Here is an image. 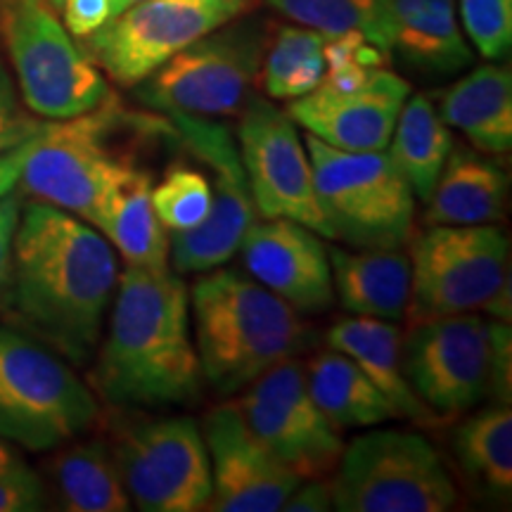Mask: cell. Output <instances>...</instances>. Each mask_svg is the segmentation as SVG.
<instances>
[{
	"label": "cell",
	"instance_id": "obj_1",
	"mask_svg": "<svg viewBox=\"0 0 512 512\" xmlns=\"http://www.w3.org/2000/svg\"><path fill=\"white\" fill-rule=\"evenodd\" d=\"M117 283V252L98 228L53 204H24L0 292V311L19 332L86 366L100 347Z\"/></svg>",
	"mask_w": 512,
	"mask_h": 512
},
{
	"label": "cell",
	"instance_id": "obj_2",
	"mask_svg": "<svg viewBox=\"0 0 512 512\" xmlns=\"http://www.w3.org/2000/svg\"><path fill=\"white\" fill-rule=\"evenodd\" d=\"M107 316L91 370L102 401L119 411H159L200 396L204 377L183 275L169 266H126Z\"/></svg>",
	"mask_w": 512,
	"mask_h": 512
},
{
	"label": "cell",
	"instance_id": "obj_3",
	"mask_svg": "<svg viewBox=\"0 0 512 512\" xmlns=\"http://www.w3.org/2000/svg\"><path fill=\"white\" fill-rule=\"evenodd\" d=\"M192 285L190 323L202 377L219 396H238L268 368L309 342L302 313L233 268H211Z\"/></svg>",
	"mask_w": 512,
	"mask_h": 512
},
{
	"label": "cell",
	"instance_id": "obj_4",
	"mask_svg": "<svg viewBox=\"0 0 512 512\" xmlns=\"http://www.w3.org/2000/svg\"><path fill=\"white\" fill-rule=\"evenodd\" d=\"M171 131L159 112H133L110 95L79 117L48 121L24 162L17 188L91 223L102 190L119 166L143 155L145 143Z\"/></svg>",
	"mask_w": 512,
	"mask_h": 512
},
{
	"label": "cell",
	"instance_id": "obj_5",
	"mask_svg": "<svg viewBox=\"0 0 512 512\" xmlns=\"http://www.w3.org/2000/svg\"><path fill=\"white\" fill-rule=\"evenodd\" d=\"M313 188L330 240L351 249H403L413 235L415 192L387 147L344 152L304 136Z\"/></svg>",
	"mask_w": 512,
	"mask_h": 512
},
{
	"label": "cell",
	"instance_id": "obj_6",
	"mask_svg": "<svg viewBox=\"0 0 512 512\" xmlns=\"http://www.w3.org/2000/svg\"><path fill=\"white\" fill-rule=\"evenodd\" d=\"M271 38V24L256 12L230 19L133 86L136 98L159 114L235 117L259 79Z\"/></svg>",
	"mask_w": 512,
	"mask_h": 512
},
{
	"label": "cell",
	"instance_id": "obj_7",
	"mask_svg": "<svg viewBox=\"0 0 512 512\" xmlns=\"http://www.w3.org/2000/svg\"><path fill=\"white\" fill-rule=\"evenodd\" d=\"M100 420L93 389L60 354L0 325V437L29 451H50Z\"/></svg>",
	"mask_w": 512,
	"mask_h": 512
},
{
	"label": "cell",
	"instance_id": "obj_8",
	"mask_svg": "<svg viewBox=\"0 0 512 512\" xmlns=\"http://www.w3.org/2000/svg\"><path fill=\"white\" fill-rule=\"evenodd\" d=\"M0 34L19 98L38 119L79 117L112 95L107 76L64 29L48 0H0Z\"/></svg>",
	"mask_w": 512,
	"mask_h": 512
},
{
	"label": "cell",
	"instance_id": "obj_9",
	"mask_svg": "<svg viewBox=\"0 0 512 512\" xmlns=\"http://www.w3.org/2000/svg\"><path fill=\"white\" fill-rule=\"evenodd\" d=\"M408 259L415 320L472 311L510 320V245L494 223L430 226Z\"/></svg>",
	"mask_w": 512,
	"mask_h": 512
},
{
	"label": "cell",
	"instance_id": "obj_10",
	"mask_svg": "<svg viewBox=\"0 0 512 512\" xmlns=\"http://www.w3.org/2000/svg\"><path fill=\"white\" fill-rule=\"evenodd\" d=\"M330 486L342 512H444L458 501L437 448L403 430H370L344 446Z\"/></svg>",
	"mask_w": 512,
	"mask_h": 512
},
{
	"label": "cell",
	"instance_id": "obj_11",
	"mask_svg": "<svg viewBox=\"0 0 512 512\" xmlns=\"http://www.w3.org/2000/svg\"><path fill=\"white\" fill-rule=\"evenodd\" d=\"M110 448L126 494L145 512L207 510L211 467L200 422L128 408L112 422Z\"/></svg>",
	"mask_w": 512,
	"mask_h": 512
},
{
	"label": "cell",
	"instance_id": "obj_12",
	"mask_svg": "<svg viewBox=\"0 0 512 512\" xmlns=\"http://www.w3.org/2000/svg\"><path fill=\"white\" fill-rule=\"evenodd\" d=\"M256 5L259 0H140L79 46L107 79L133 88L197 38Z\"/></svg>",
	"mask_w": 512,
	"mask_h": 512
},
{
	"label": "cell",
	"instance_id": "obj_13",
	"mask_svg": "<svg viewBox=\"0 0 512 512\" xmlns=\"http://www.w3.org/2000/svg\"><path fill=\"white\" fill-rule=\"evenodd\" d=\"M164 117L171 121L178 143L207 169L214 190L209 219L197 228L171 235L169 261L178 275L207 273L238 254L247 228L256 221L238 138L226 124L209 117L183 112H169Z\"/></svg>",
	"mask_w": 512,
	"mask_h": 512
},
{
	"label": "cell",
	"instance_id": "obj_14",
	"mask_svg": "<svg viewBox=\"0 0 512 512\" xmlns=\"http://www.w3.org/2000/svg\"><path fill=\"white\" fill-rule=\"evenodd\" d=\"M238 147L261 219H290L330 238L313 188L309 152L290 114L264 95L249 93L240 110Z\"/></svg>",
	"mask_w": 512,
	"mask_h": 512
},
{
	"label": "cell",
	"instance_id": "obj_15",
	"mask_svg": "<svg viewBox=\"0 0 512 512\" xmlns=\"http://www.w3.org/2000/svg\"><path fill=\"white\" fill-rule=\"evenodd\" d=\"M275 458L302 479L335 472L344 441L313 401L304 366L294 358L268 368L233 403Z\"/></svg>",
	"mask_w": 512,
	"mask_h": 512
},
{
	"label": "cell",
	"instance_id": "obj_16",
	"mask_svg": "<svg viewBox=\"0 0 512 512\" xmlns=\"http://www.w3.org/2000/svg\"><path fill=\"white\" fill-rule=\"evenodd\" d=\"M401 351L403 373L434 418L463 415L491 392V330L475 313L418 320Z\"/></svg>",
	"mask_w": 512,
	"mask_h": 512
},
{
	"label": "cell",
	"instance_id": "obj_17",
	"mask_svg": "<svg viewBox=\"0 0 512 512\" xmlns=\"http://www.w3.org/2000/svg\"><path fill=\"white\" fill-rule=\"evenodd\" d=\"M211 467L214 512H278L302 477L294 475L254 437L233 403L214 408L202 422Z\"/></svg>",
	"mask_w": 512,
	"mask_h": 512
},
{
	"label": "cell",
	"instance_id": "obj_18",
	"mask_svg": "<svg viewBox=\"0 0 512 512\" xmlns=\"http://www.w3.org/2000/svg\"><path fill=\"white\" fill-rule=\"evenodd\" d=\"M411 98L408 81L389 67H377L351 88L318 83L311 93L290 100L287 114L313 138L344 152L384 150L401 107Z\"/></svg>",
	"mask_w": 512,
	"mask_h": 512
},
{
	"label": "cell",
	"instance_id": "obj_19",
	"mask_svg": "<svg viewBox=\"0 0 512 512\" xmlns=\"http://www.w3.org/2000/svg\"><path fill=\"white\" fill-rule=\"evenodd\" d=\"M238 252L249 275L299 313L335 302L328 247L318 233L290 219H261L247 228Z\"/></svg>",
	"mask_w": 512,
	"mask_h": 512
},
{
	"label": "cell",
	"instance_id": "obj_20",
	"mask_svg": "<svg viewBox=\"0 0 512 512\" xmlns=\"http://www.w3.org/2000/svg\"><path fill=\"white\" fill-rule=\"evenodd\" d=\"M375 24L389 60L418 74L453 76L475 60L456 0H375Z\"/></svg>",
	"mask_w": 512,
	"mask_h": 512
},
{
	"label": "cell",
	"instance_id": "obj_21",
	"mask_svg": "<svg viewBox=\"0 0 512 512\" xmlns=\"http://www.w3.org/2000/svg\"><path fill=\"white\" fill-rule=\"evenodd\" d=\"M155 176L143 155L119 166L95 204L91 226L98 228L126 266H169V235L152 207Z\"/></svg>",
	"mask_w": 512,
	"mask_h": 512
},
{
	"label": "cell",
	"instance_id": "obj_22",
	"mask_svg": "<svg viewBox=\"0 0 512 512\" xmlns=\"http://www.w3.org/2000/svg\"><path fill=\"white\" fill-rule=\"evenodd\" d=\"M332 290L349 316L399 323L411 306V259L401 249H328Z\"/></svg>",
	"mask_w": 512,
	"mask_h": 512
},
{
	"label": "cell",
	"instance_id": "obj_23",
	"mask_svg": "<svg viewBox=\"0 0 512 512\" xmlns=\"http://www.w3.org/2000/svg\"><path fill=\"white\" fill-rule=\"evenodd\" d=\"M325 339H328L330 349L349 356L368 375V380L389 401L394 418L432 422L434 415L415 396L411 382L403 373V337L396 323L380 318L347 316L332 325Z\"/></svg>",
	"mask_w": 512,
	"mask_h": 512
},
{
	"label": "cell",
	"instance_id": "obj_24",
	"mask_svg": "<svg viewBox=\"0 0 512 512\" xmlns=\"http://www.w3.org/2000/svg\"><path fill=\"white\" fill-rule=\"evenodd\" d=\"M437 112L446 126L465 133L486 155L512 147V72L508 64L486 62L439 95Z\"/></svg>",
	"mask_w": 512,
	"mask_h": 512
},
{
	"label": "cell",
	"instance_id": "obj_25",
	"mask_svg": "<svg viewBox=\"0 0 512 512\" xmlns=\"http://www.w3.org/2000/svg\"><path fill=\"white\" fill-rule=\"evenodd\" d=\"M508 176L475 147H453L427 200L430 226H486L505 216Z\"/></svg>",
	"mask_w": 512,
	"mask_h": 512
},
{
	"label": "cell",
	"instance_id": "obj_26",
	"mask_svg": "<svg viewBox=\"0 0 512 512\" xmlns=\"http://www.w3.org/2000/svg\"><path fill=\"white\" fill-rule=\"evenodd\" d=\"M304 373L313 401L337 430L394 420L389 401L349 356L328 349L304 366Z\"/></svg>",
	"mask_w": 512,
	"mask_h": 512
},
{
	"label": "cell",
	"instance_id": "obj_27",
	"mask_svg": "<svg viewBox=\"0 0 512 512\" xmlns=\"http://www.w3.org/2000/svg\"><path fill=\"white\" fill-rule=\"evenodd\" d=\"M60 505L69 512H126L131 498L107 441L93 439L62 448L50 463Z\"/></svg>",
	"mask_w": 512,
	"mask_h": 512
},
{
	"label": "cell",
	"instance_id": "obj_28",
	"mask_svg": "<svg viewBox=\"0 0 512 512\" xmlns=\"http://www.w3.org/2000/svg\"><path fill=\"white\" fill-rule=\"evenodd\" d=\"M451 150L453 136L432 98L411 95L401 107L387 152L422 202L430 200Z\"/></svg>",
	"mask_w": 512,
	"mask_h": 512
},
{
	"label": "cell",
	"instance_id": "obj_29",
	"mask_svg": "<svg viewBox=\"0 0 512 512\" xmlns=\"http://www.w3.org/2000/svg\"><path fill=\"white\" fill-rule=\"evenodd\" d=\"M458 463L491 498L512 491V413L510 403L482 408L470 415L453 437Z\"/></svg>",
	"mask_w": 512,
	"mask_h": 512
},
{
	"label": "cell",
	"instance_id": "obj_30",
	"mask_svg": "<svg viewBox=\"0 0 512 512\" xmlns=\"http://www.w3.org/2000/svg\"><path fill=\"white\" fill-rule=\"evenodd\" d=\"M325 36L299 27H280L261 64V83L271 100H297L311 93L325 74Z\"/></svg>",
	"mask_w": 512,
	"mask_h": 512
},
{
	"label": "cell",
	"instance_id": "obj_31",
	"mask_svg": "<svg viewBox=\"0 0 512 512\" xmlns=\"http://www.w3.org/2000/svg\"><path fill=\"white\" fill-rule=\"evenodd\" d=\"M152 207L162 226L171 233H185L200 226L214 207L207 169L188 162L166 166L159 183L152 185Z\"/></svg>",
	"mask_w": 512,
	"mask_h": 512
},
{
	"label": "cell",
	"instance_id": "obj_32",
	"mask_svg": "<svg viewBox=\"0 0 512 512\" xmlns=\"http://www.w3.org/2000/svg\"><path fill=\"white\" fill-rule=\"evenodd\" d=\"M268 8L325 38L358 31L380 46L375 24V0H264Z\"/></svg>",
	"mask_w": 512,
	"mask_h": 512
},
{
	"label": "cell",
	"instance_id": "obj_33",
	"mask_svg": "<svg viewBox=\"0 0 512 512\" xmlns=\"http://www.w3.org/2000/svg\"><path fill=\"white\" fill-rule=\"evenodd\" d=\"M460 27L477 53L503 62L512 48V0H460Z\"/></svg>",
	"mask_w": 512,
	"mask_h": 512
},
{
	"label": "cell",
	"instance_id": "obj_34",
	"mask_svg": "<svg viewBox=\"0 0 512 512\" xmlns=\"http://www.w3.org/2000/svg\"><path fill=\"white\" fill-rule=\"evenodd\" d=\"M46 124V119H38L24 107L17 83L0 57V155L38 136Z\"/></svg>",
	"mask_w": 512,
	"mask_h": 512
},
{
	"label": "cell",
	"instance_id": "obj_35",
	"mask_svg": "<svg viewBox=\"0 0 512 512\" xmlns=\"http://www.w3.org/2000/svg\"><path fill=\"white\" fill-rule=\"evenodd\" d=\"M131 0H60L57 15L76 41H83L124 12Z\"/></svg>",
	"mask_w": 512,
	"mask_h": 512
},
{
	"label": "cell",
	"instance_id": "obj_36",
	"mask_svg": "<svg viewBox=\"0 0 512 512\" xmlns=\"http://www.w3.org/2000/svg\"><path fill=\"white\" fill-rule=\"evenodd\" d=\"M46 505L41 477L27 465L0 472V512H34Z\"/></svg>",
	"mask_w": 512,
	"mask_h": 512
},
{
	"label": "cell",
	"instance_id": "obj_37",
	"mask_svg": "<svg viewBox=\"0 0 512 512\" xmlns=\"http://www.w3.org/2000/svg\"><path fill=\"white\" fill-rule=\"evenodd\" d=\"M491 330V392L498 403H510L512 387V335L508 320L489 323Z\"/></svg>",
	"mask_w": 512,
	"mask_h": 512
},
{
	"label": "cell",
	"instance_id": "obj_38",
	"mask_svg": "<svg viewBox=\"0 0 512 512\" xmlns=\"http://www.w3.org/2000/svg\"><path fill=\"white\" fill-rule=\"evenodd\" d=\"M287 512H325L332 510V486L323 477L302 479L283 505Z\"/></svg>",
	"mask_w": 512,
	"mask_h": 512
},
{
	"label": "cell",
	"instance_id": "obj_39",
	"mask_svg": "<svg viewBox=\"0 0 512 512\" xmlns=\"http://www.w3.org/2000/svg\"><path fill=\"white\" fill-rule=\"evenodd\" d=\"M19 211H22V202H19V195L15 190L0 197V292H3L5 280H8L10 273L12 240H15Z\"/></svg>",
	"mask_w": 512,
	"mask_h": 512
},
{
	"label": "cell",
	"instance_id": "obj_40",
	"mask_svg": "<svg viewBox=\"0 0 512 512\" xmlns=\"http://www.w3.org/2000/svg\"><path fill=\"white\" fill-rule=\"evenodd\" d=\"M43 128H46V126H43ZM38 136H41V133H38ZM38 136L29 138L27 143L12 147V150L0 155V197H5L12 190H17V183H19V176H22L24 162H27L29 152L34 150Z\"/></svg>",
	"mask_w": 512,
	"mask_h": 512
},
{
	"label": "cell",
	"instance_id": "obj_41",
	"mask_svg": "<svg viewBox=\"0 0 512 512\" xmlns=\"http://www.w3.org/2000/svg\"><path fill=\"white\" fill-rule=\"evenodd\" d=\"M19 465H24V460L19 458V453L8 444V439L0 437V472L15 470Z\"/></svg>",
	"mask_w": 512,
	"mask_h": 512
},
{
	"label": "cell",
	"instance_id": "obj_42",
	"mask_svg": "<svg viewBox=\"0 0 512 512\" xmlns=\"http://www.w3.org/2000/svg\"><path fill=\"white\" fill-rule=\"evenodd\" d=\"M48 3H50V8L57 12V5H60V0H48Z\"/></svg>",
	"mask_w": 512,
	"mask_h": 512
},
{
	"label": "cell",
	"instance_id": "obj_43",
	"mask_svg": "<svg viewBox=\"0 0 512 512\" xmlns=\"http://www.w3.org/2000/svg\"><path fill=\"white\" fill-rule=\"evenodd\" d=\"M133 3H140V0H131V5H133Z\"/></svg>",
	"mask_w": 512,
	"mask_h": 512
}]
</instances>
